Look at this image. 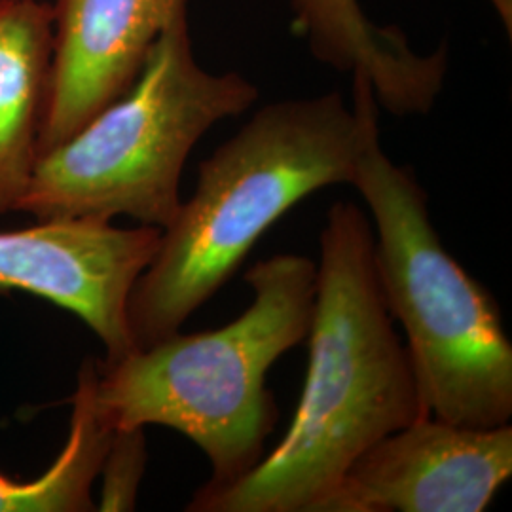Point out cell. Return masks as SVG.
Segmentation results:
<instances>
[{
  "mask_svg": "<svg viewBox=\"0 0 512 512\" xmlns=\"http://www.w3.org/2000/svg\"><path fill=\"white\" fill-rule=\"evenodd\" d=\"M310 363L281 442L238 480L202 486L186 511L323 512L351 463L429 416L385 306L374 230L357 203L330 205L319 234Z\"/></svg>",
  "mask_w": 512,
  "mask_h": 512,
  "instance_id": "cell-1",
  "label": "cell"
},
{
  "mask_svg": "<svg viewBox=\"0 0 512 512\" xmlns=\"http://www.w3.org/2000/svg\"><path fill=\"white\" fill-rule=\"evenodd\" d=\"M374 101L370 82L353 73L351 107L340 92L270 103L203 160L194 194L129 296L135 349L177 334L296 203L351 184Z\"/></svg>",
  "mask_w": 512,
  "mask_h": 512,
  "instance_id": "cell-2",
  "label": "cell"
},
{
  "mask_svg": "<svg viewBox=\"0 0 512 512\" xmlns=\"http://www.w3.org/2000/svg\"><path fill=\"white\" fill-rule=\"evenodd\" d=\"M253 302L209 332L181 330L116 363H97L93 404L114 431L162 425L192 440L211 465L209 488L249 473L274 433L277 404L266 376L308 338L317 262L274 255L245 274Z\"/></svg>",
  "mask_w": 512,
  "mask_h": 512,
  "instance_id": "cell-3",
  "label": "cell"
},
{
  "mask_svg": "<svg viewBox=\"0 0 512 512\" xmlns=\"http://www.w3.org/2000/svg\"><path fill=\"white\" fill-rule=\"evenodd\" d=\"M378 103L351 186L374 230V262L385 306L406 334L429 416L463 427H499L512 418V344L499 304L440 241L427 194L410 167L380 143Z\"/></svg>",
  "mask_w": 512,
  "mask_h": 512,
  "instance_id": "cell-4",
  "label": "cell"
},
{
  "mask_svg": "<svg viewBox=\"0 0 512 512\" xmlns=\"http://www.w3.org/2000/svg\"><path fill=\"white\" fill-rule=\"evenodd\" d=\"M256 101L249 78L209 73L196 61L183 8L128 92L38 156L16 211L37 222L129 217L164 230L183 202L181 175L192 148Z\"/></svg>",
  "mask_w": 512,
  "mask_h": 512,
  "instance_id": "cell-5",
  "label": "cell"
},
{
  "mask_svg": "<svg viewBox=\"0 0 512 512\" xmlns=\"http://www.w3.org/2000/svg\"><path fill=\"white\" fill-rule=\"evenodd\" d=\"M160 238L156 226L118 228L97 219L42 220L0 232V294H33L71 311L103 342V363H116L135 351L129 296Z\"/></svg>",
  "mask_w": 512,
  "mask_h": 512,
  "instance_id": "cell-6",
  "label": "cell"
},
{
  "mask_svg": "<svg viewBox=\"0 0 512 512\" xmlns=\"http://www.w3.org/2000/svg\"><path fill=\"white\" fill-rule=\"evenodd\" d=\"M511 475V423L425 416L366 448L323 512H482Z\"/></svg>",
  "mask_w": 512,
  "mask_h": 512,
  "instance_id": "cell-7",
  "label": "cell"
},
{
  "mask_svg": "<svg viewBox=\"0 0 512 512\" xmlns=\"http://www.w3.org/2000/svg\"><path fill=\"white\" fill-rule=\"evenodd\" d=\"M54 55L37 156L133 86L188 0H54Z\"/></svg>",
  "mask_w": 512,
  "mask_h": 512,
  "instance_id": "cell-8",
  "label": "cell"
},
{
  "mask_svg": "<svg viewBox=\"0 0 512 512\" xmlns=\"http://www.w3.org/2000/svg\"><path fill=\"white\" fill-rule=\"evenodd\" d=\"M293 33L313 57L340 73H359L378 107L393 116H420L435 107L448 74V48L412 50L397 27H380L359 0H289Z\"/></svg>",
  "mask_w": 512,
  "mask_h": 512,
  "instance_id": "cell-9",
  "label": "cell"
},
{
  "mask_svg": "<svg viewBox=\"0 0 512 512\" xmlns=\"http://www.w3.org/2000/svg\"><path fill=\"white\" fill-rule=\"evenodd\" d=\"M54 55V6L0 0V215L16 211L37 162Z\"/></svg>",
  "mask_w": 512,
  "mask_h": 512,
  "instance_id": "cell-10",
  "label": "cell"
},
{
  "mask_svg": "<svg viewBox=\"0 0 512 512\" xmlns=\"http://www.w3.org/2000/svg\"><path fill=\"white\" fill-rule=\"evenodd\" d=\"M95 359H86L74 391L69 440L54 465L31 482L0 473V512L93 511L92 486L101 473L114 427L93 404Z\"/></svg>",
  "mask_w": 512,
  "mask_h": 512,
  "instance_id": "cell-11",
  "label": "cell"
},
{
  "mask_svg": "<svg viewBox=\"0 0 512 512\" xmlns=\"http://www.w3.org/2000/svg\"><path fill=\"white\" fill-rule=\"evenodd\" d=\"M147 465L145 429H120L110 440L103 459V492L99 511H133L137 505L139 484Z\"/></svg>",
  "mask_w": 512,
  "mask_h": 512,
  "instance_id": "cell-12",
  "label": "cell"
},
{
  "mask_svg": "<svg viewBox=\"0 0 512 512\" xmlns=\"http://www.w3.org/2000/svg\"><path fill=\"white\" fill-rule=\"evenodd\" d=\"M490 4L494 6L497 16L501 18V23L507 31V35L511 37L512 33V0H490Z\"/></svg>",
  "mask_w": 512,
  "mask_h": 512,
  "instance_id": "cell-13",
  "label": "cell"
}]
</instances>
